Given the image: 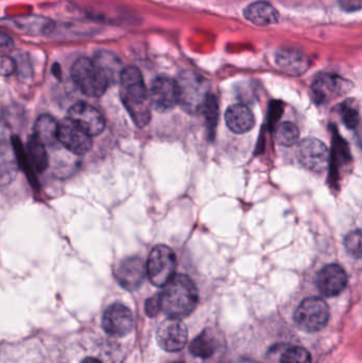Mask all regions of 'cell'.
Segmentation results:
<instances>
[{
  "label": "cell",
  "mask_w": 362,
  "mask_h": 363,
  "mask_svg": "<svg viewBox=\"0 0 362 363\" xmlns=\"http://www.w3.org/2000/svg\"><path fill=\"white\" fill-rule=\"evenodd\" d=\"M119 85L121 101L132 121L138 128L146 127L151 119L152 106L142 72L134 66L123 68L119 78Z\"/></svg>",
  "instance_id": "cell-1"
},
{
  "label": "cell",
  "mask_w": 362,
  "mask_h": 363,
  "mask_svg": "<svg viewBox=\"0 0 362 363\" xmlns=\"http://www.w3.org/2000/svg\"><path fill=\"white\" fill-rule=\"evenodd\" d=\"M159 294L162 311L174 319L188 317L199 303L197 286L188 275H176Z\"/></svg>",
  "instance_id": "cell-2"
},
{
  "label": "cell",
  "mask_w": 362,
  "mask_h": 363,
  "mask_svg": "<svg viewBox=\"0 0 362 363\" xmlns=\"http://www.w3.org/2000/svg\"><path fill=\"white\" fill-rule=\"evenodd\" d=\"M72 78L79 91L89 98L103 96L111 83L102 66L96 60L89 57H80L74 62Z\"/></svg>",
  "instance_id": "cell-3"
},
{
  "label": "cell",
  "mask_w": 362,
  "mask_h": 363,
  "mask_svg": "<svg viewBox=\"0 0 362 363\" xmlns=\"http://www.w3.org/2000/svg\"><path fill=\"white\" fill-rule=\"evenodd\" d=\"M146 264L149 281L157 287H165L176 277V254L167 245H155Z\"/></svg>",
  "instance_id": "cell-4"
},
{
  "label": "cell",
  "mask_w": 362,
  "mask_h": 363,
  "mask_svg": "<svg viewBox=\"0 0 362 363\" xmlns=\"http://www.w3.org/2000/svg\"><path fill=\"white\" fill-rule=\"evenodd\" d=\"M329 308L320 298H305L295 313L297 325L304 332L317 333L329 323Z\"/></svg>",
  "instance_id": "cell-5"
},
{
  "label": "cell",
  "mask_w": 362,
  "mask_h": 363,
  "mask_svg": "<svg viewBox=\"0 0 362 363\" xmlns=\"http://www.w3.org/2000/svg\"><path fill=\"white\" fill-rule=\"evenodd\" d=\"M180 86V106L183 111L191 115L201 113L202 106L208 98L205 81L196 74H186L178 81Z\"/></svg>",
  "instance_id": "cell-6"
},
{
  "label": "cell",
  "mask_w": 362,
  "mask_h": 363,
  "mask_svg": "<svg viewBox=\"0 0 362 363\" xmlns=\"http://www.w3.org/2000/svg\"><path fill=\"white\" fill-rule=\"evenodd\" d=\"M151 106L161 113L169 112L180 106V86L178 81L169 77L159 76L152 81L150 93Z\"/></svg>",
  "instance_id": "cell-7"
},
{
  "label": "cell",
  "mask_w": 362,
  "mask_h": 363,
  "mask_svg": "<svg viewBox=\"0 0 362 363\" xmlns=\"http://www.w3.org/2000/svg\"><path fill=\"white\" fill-rule=\"evenodd\" d=\"M300 163L314 172H322L329 165V150L324 143L317 138H305L298 148Z\"/></svg>",
  "instance_id": "cell-8"
},
{
  "label": "cell",
  "mask_w": 362,
  "mask_h": 363,
  "mask_svg": "<svg viewBox=\"0 0 362 363\" xmlns=\"http://www.w3.org/2000/svg\"><path fill=\"white\" fill-rule=\"evenodd\" d=\"M188 332L181 319L168 318L159 324L157 330V341L162 350L168 353L182 351L187 343Z\"/></svg>",
  "instance_id": "cell-9"
},
{
  "label": "cell",
  "mask_w": 362,
  "mask_h": 363,
  "mask_svg": "<svg viewBox=\"0 0 362 363\" xmlns=\"http://www.w3.org/2000/svg\"><path fill=\"white\" fill-rule=\"evenodd\" d=\"M59 142L74 155H86L93 147L91 136L68 117L60 123Z\"/></svg>",
  "instance_id": "cell-10"
},
{
  "label": "cell",
  "mask_w": 362,
  "mask_h": 363,
  "mask_svg": "<svg viewBox=\"0 0 362 363\" xmlns=\"http://www.w3.org/2000/svg\"><path fill=\"white\" fill-rule=\"evenodd\" d=\"M146 277H148L147 264L138 256H132L121 260L115 269L117 281L128 291L140 289Z\"/></svg>",
  "instance_id": "cell-11"
},
{
  "label": "cell",
  "mask_w": 362,
  "mask_h": 363,
  "mask_svg": "<svg viewBox=\"0 0 362 363\" xmlns=\"http://www.w3.org/2000/svg\"><path fill=\"white\" fill-rule=\"evenodd\" d=\"M67 117L91 138L100 135L106 129V121L101 113L85 102H78L70 106Z\"/></svg>",
  "instance_id": "cell-12"
},
{
  "label": "cell",
  "mask_w": 362,
  "mask_h": 363,
  "mask_svg": "<svg viewBox=\"0 0 362 363\" xmlns=\"http://www.w3.org/2000/svg\"><path fill=\"white\" fill-rule=\"evenodd\" d=\"M134 326L133 315L127 306L113 304L106 308L102 317V328L106 334L113 337H125Z\"/></svg>",
  "instance_id": "cell-13"
},
{
  "label": "cell",
  "mask_w": 362,
  "mask_h": 363,
  "mask_svg": "<svg viewBox=\"0 0 362 363\" xmlns=\"http://www.w3.org/2000/svg\"><path fill=\"white\" fill-rule=\"evenodd\" d=\"M350 89L351 83L336 74H319L312 83V94L320 104H329L348 93Z\"/></svg>",
  "instance_id": "cell-14"
},
{
  "label": "cell",
  "mask_w": 362,
  "mask_h": 363,
  "mask_svg": "<svg viewBox=\"0 0 362 363\" xmlns=\"http://www.w3.org/2000/svg\"><path fill=\"white\" fill-rule=\"evenodd\" d=\"M348 285V275L338 264L325 266L317 277L319 291L327 298L339 296Z\"/></svg>",
  "instance_id": "cell-15"
},
{
  "label": "cell",
  "mask_w": 362,
  "mask_h": 363,
  "mask_svg": "<svg viewBox=\"0 0 362 363\" xmlns=\"http://www.w3.org/2000/svg\"><path fill=\"white\" fill-rule=\"evenodd\" d=\"M227 128L236 134H244L254 128L255 117L252 111L244 104H234L225 112Z\"/></svg>",
  "instance_id": "cell-16"
},
{
  "label": "cell",
  "mask_w": 362,
  "mask_h": 363,
  "mask_svg": "<svg viewBox=\"0 0 362 363\" xmlns=\"http://www.w3.org/2000/svg\"><path fill=\"white\" fill-rule=\"evenodd\" d=\"M244 17L256 26H271L278 23L280 13L267 1H255L244 9Z\"/></svg>",
  "instance_id": "cell-17"
},
{
  "label": "cell",
  "mask_w": 362,
  "mask_h": 363,
  "mask_svg": "<svg viewBox=\"0 0 362 363\" xmlns=\"http://www.w3.org/2000/svg\"><path fill=\"white\" fill-rule=\"evenodd\" d=\"M276 64L283 72L293 76H299L310 68V61L301 52L290 49H282L276 53Z\"/></svg>",
  "instance_id": "cell-18"
},
{
  "label": "cell",
  "mask_w": 362,
  "mask_h": 363,
  "mask_svg": "<svg viewBox=\"0 0 362 363\" xmlns=\"http://www.w3.org/2000/svg\"><path fill=\"white\" fill-rule=\"evenodd\" d=\"M60 123L50 115L43 114L34 123L33 135L45 146H55L59 142Z\"/></svg>",
  "instance_id": "cell-19"
},
{
  "label": "cell",
  "mask_w": 362,
  "mask_h": 363,
  "mask_svg": "<svg viewBox=\"0 0 362 363\" xmlns=\"http://www.w3.org/2000/svg\"><path fill=\"white\" fill-rule=\"evenodd\" d=\"M218 341L210 330H205L191 343L189 352L191 355L202 359H208L216 353Z\"/></svg>",
  "instance_id": "cell-20"
},
{
  "label": "cell",
  "mask_w": 362,
  "mask_h": 363,
  "mask_svg": "<svg viewBox=\"0 0 362 363\" xmlns=\"http://www.w3.org/2000/svg\"><path fill=\"white\" fill-rule=\"evenodd\" d=\"M28 161L38 174H43L48 168L49 160L45 145L35 136H30L27 142Z\"/></svg>",
  "instance_id": "cell-21"
},
{
  "label": "cell",
  "mask_w": 362,
  "mask_h": 363,
  "mask_svg": "<svg viewBox=\"0 0 362 363\" xmlns=\"http://www.w3.org/2000/svg\"><path fill=\"white\" fill-rule=\"evenodd\" d=\"M201 113L203 114L204 121H205L208 138L210 140H214L219 117V104L216 96L213 95L212 93L208 94V98L202 106Z\"/></svg>",
  "instance_id": "cell-22"
},
{
  "label": "cell",
  "mask_w": 362,
  "mask_h": 363,
  "mask_svg": "<svg viewBox=\"0 0 362 363\" xmlns=\"http://www.w3.org/2000/svg\"><path fill=\"white\" fill-rule=\"evenodd\" d=\"M300 131L293 123H282L276 130V140L283 147H293L299 142Z\"/></svg>",
  "instance_id": "cell-23"
},
{
  "label": "cell",
  "mask_w": 362,
  "mask_h": 363,
  "mask_svg": "<svg viewBox=\"0 0 362 363\" xmlns=\"http://www.w3.org/2000/svg\"><path fill=\"white\" fill-rule=\"evenodd\" d=\"M280 363H312V360L307 350L295 347H290L283 354Z\"/></svg>",
  "instance_id": "cell-24"
},
{
  "label": "cell",
  "mask_w": 362,
  "mask_h": 363,
  "mask_svg": "<svg viewBox=\"0 0 362 363\" xmlns=\"http://www.w3.org/2000/svg\"><path fill=\"white\" fill-rule=\"evenodd\" d=\"M342 118H344V123L349 129H357L359 125V115L358 110L354 104V101L349 100L344 102L341 108Z\"/></svg>",
  "instance_id": "cell-25"
},
{
  "label": "cell",
  "mask_w": 362,
  "mask_h": 363,
  "mask_svg": "<svg viewBox=\"0 0 362 363\" xmlns=\"http://www.w3.org/2000/svg\"><path fill=\"white\" fill-rule=\"evenodd\" d=\"M344 245L351 255L362 259V230L351 232L344 240Z\"/></svg>",
  "instance_id": "cell-26"
},
{
  "label": "cell",
  "mask_w": 362,
  "mask_h": 363,
  "mask_svg": "<svg viewBox=\"0 0 362 363\" xmlns=\"http://www.w3.org/2000/svg\"><path fill=\"white\" fill-rule=\"evenodd\" d=\"M145 311L149 317H155L159 315V311H162L161 294H157L149 298L145 305Z\"/></svg>",
  "instance_id": "cell-27"
},
{
  "label": "cell",
  "mask_w": 362,
  "mask_h": 363,
  "mask_svg": "<svg viewBox=\"0 0 362 363\" xmlns=\"http://www.w3.org/2000/svg\"><path fill=\"white\" fill-rule=\"evenodd\" d=\"M16 63H15L11 57H6V55H4V57H1L2 76H11V74L16 70Z\"/></svg>",
  "instance_id": "cell-28"
},
{
  "label": "cell",
  "mask_w": 362,
  "mask_h": 363,
  "mask_svg": "<svg viewBox=\"0 0 362 363\" xmlns=\"http://www.w3.org/2000/svg\"><path fill=\"white\" fill-rule=\"evenodd\" d=\"M338 4L346 12H356L362 9V0H338Z\"/></svg>",
  "instance_id": "cell-29"
},
{
  "label": "cell",
  "mask_w": 362,
  "mask_h": 363,
  "mask_svg": "<svg viewBox=\"0 0 362 363\" xmlns=\"http://www.w3.org/2000/svg\"><path fill=\"white\" fill-rule=\"evenodd\" d=\"M0 44H1L2 50H4V49H11L13 47V40H11V38H9L8 35L2 33L1 38H0Z\"/></svg>",
  "instance_id": "cell-30"
},
{
  "label": "cell",
  "mask_w": 362,
  "mask_h": 363,
  "mask_svg": "<svg viewBox=\"0 0 362 363\" xmlns=\"http://www.w3.org/2000/svg\"><path fill=\"white\" fill-rule=\"evenodd\" d=\"M357 138H358L359 144L362 147V123H359L358 127H357Z\"/></svg>",
  "instance_id": "cell-31"
},
{
  "label": "cell",
  "mask_w": 362,
  "mask_h": 363,
  "mask_svg": "<svg viewBox=\"0 0 362 363\" xmlns=\"http://www.w3.org/2000/svg\"><path fill=\"white\" fill-rule=\"evenodd\" d=\"M81 363H102V362H100L97 358L87 357L85 358V359H83Z\"/></svg>",
  "instance_id": "cell-32"
},
{
  "label": "cell",
  "mask_w": 362,
  "mask_h": 363,
  "mask_svg": "<svg viewBox=\"0 0 362 363\" xmlns=\"http://www.w3.org/2000/svg\"><path fill=\"white\" fill-rule=\"evenodd\" d=\"M178 363H184V362H178Z\"/></svg>",
  "instance_id": "cell-33"
}]
</instances>
